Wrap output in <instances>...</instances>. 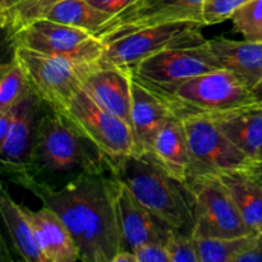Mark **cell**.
I'll use <instances>...</instances> for the list:
<instances>
[{
	"label": "cell",
	"instance_id": "cb8c5ba5",
	"mask_svg": "<svg viewBox=\"0 0 262 262\" xmlns=\"http://www.w3.org/2000/svg\"><path fill=\"white\" fill-rule=\"evenodd\" d=\"M33 92L25 68L17 56L2 67L0 74V112H7Z\"/></svg>",
	"mask_w": 262,
	"mask_h": 262
},
{
	"label": "cell",
	"instance_id": "d4e9b609",
	"mask_svg": "<svg viewBox=\"0 0 262 262\" xmlns=\"http://www.w3.org/2000/svg\"><path fill=\"white\" fill-rule=\"evenodd\" d=\"M235 238H194L200 262H237V258L250 247L255 234Z\"/></svg>",
	"mask_w": 262,
	"mask_h": 262
},
{
	"label": "cell",
	"instance_id": "8fae6325",
	"mask_svg": "<svg viewBox=\"0 0 262 262\" xmlns=\"http://www.w3.org/2000/svg\"><path fill=\"white\" fill-rule=\"evenodd\" d=\"M189 147V177L219 176L242 169L250 158L220 130L210 115L199 114L182 118Z\"/></svg>",
	"mask_w": 262,
	"mask_h": 262
},
{
	"label": "cell",
	"instance_id": "d590c367",
	"mask_svg": "<svg viewBox=\"0 0 262 262\" xmlns=\"http://www.w3.org/2000/svg\"><path fill=\"white\" fill-rule=\"evenodd\" d=\"M113 262H137V260H136L135 252H130V251H120L115 256Z\"/></svg>",
	"mask_w": 262,
	"mask_h": 262
},
{
	"label": "cell",
	"instance_id": "5b68a950",
	"mask_svg": "<svg viewBox=\"0 0 262 262\" xmlns=\"http://www.w3.org/2000/svg\"><path fill=\"white\" fill-rule=\"evenodd\" d=\"M201 20H177L138 28L104 41L101 61L132 71L142 59L171 48H186L207 42Z\"/></svg>",
	"mask_w": 262,
	"mask_h": 262
},
{
	"label": "cell",
	"instance_id": "7c38bea8",
	"mask_svg": "<svg viewBox=\"0 0 262 262\" xmlns=\"http://www.w3.org/2000/svg\"><path fill=\"white\" fill-rule=\"evenodd\" d=\"M113 176V174H112ZM117 227L120 238V251L135 252L146 243L165 245L176 229L156 216L135 199L129 189L113 176Z\"/></svg>",
	"mask_w": 262,
	"mask_h": 262
},
{
	"label": "cell",
	"instance_id": "f1b7e54d",
	"mask_svg": "<svg viewBox=\"0 0 262 262\" xmlns=\"http://www.w3.org/2000/svg\"><path fill=\"white\" fill-rule=\"evenodd\" d=\"M250 0H206L202 7V20L205 26L222 23L232 19L235 10Z\"/></svg>",
	"mask_w": 262,
	"mask_h": 262
},
{
	"label": "cell",
	"instance_id": "484cf974",
	"mask_svg": "<svg viewBox=\"0 0 262 262\" xmlns=\"http://www.w3.org/2000/svg\"><path fill=\"white\" fill-rule=\"evenodd\" d=\"M60 0H22L2 19L3 30L9 38L22 26L36 18L42 17L43 13Z\"/></svg>",
	"mask_w": 262,
	"mask_h": 262
},
{
	"label": "cell",
	"instance_id": "74e56055",
	"mask_svg": "<svg viewBox=\"0 0 262 262\" xmlns=\"http://www.w3.org/2000/svg\"><path fill=\"white\" fill-rule=\"evenodd\" d=\"M258 159H262V151H261V154H260V156H258ZM256 160H257V159H256Z\"/></svg>",
	"mask_w": 262,
	"mask_h": 262
},
{
	"label": "cell",
	"instance_id": "2e32d148",
	"mask_svg": "<svg viewBox=\"0 0 262 262\" xmlns=\"http://www.w3.org/2000/svg\"><path fill=\"white\" fill-rule=\"evenodd\" d=\"M176 115L160 96L133 78L132 132L138 154L151 152L156 136L163 125Z\"/></svg>",
	"mask_w": 262,
	"mask_h": 262
},
{
	"label": "cell",
	"instance_id": "4316f807",
	"mask_svg": "<svg viewBox=\"0 0 262 262\" xmlns=\"http://www.w3.org/2000/svg\"><path fill=\"white\" fill-rule=\"evenodd\" d=\"M235 30L245 40L262 41V0H250L232 15Z\"/></svg>",
	"mask_w": 262,
	"mask_h": 262
},
{
	"label": "cell",
	"instance_id": "6da1fadb",
	"mask_svg": "<svg viewBox=\"0 0 262 262\" xmlns=\"http://www.w3.org/2000/svg\"><path fill=\"white\" fill-rule=\"evenodd\" d=\"M59 215L71 232L83 262H113L120 238L110 170L82 174L61 186H50L30 174L10 177Z\"/></svg>",
	"mask_w": 262,
	"mask_h": 262
},
{
	"label": "cell",
	"instance_id": "44dd1931",
	"mask_svg": "<svg viewBox=\"0 0 262 262\" xmlns=\"http://www.w3.org/2000/svg\"><path fill=\"white\" fill-rule=\"evenodd\" d=\"M0 214L15 252L27 262H46L36 243L35 233L23 205L17 204L3 187L0 196Z\"/></svg>",
	"mask_w": 262,
	"mask_h": 262
},
{
	"label": "cell",
	"instance_id": "9c48e42d",
	"mask_svg": "<svg viewBox=\"0 0 262 262\" xmlns=\"http://www.w3.org/2000/svg\"><path fill=\"white\" fill-rule=\"evenodd\" d=\"M25 68L33 92L43 104L63 110L77 91L82 89L84 76L95 66H82L64 58L45 55L22 46H13Z\"/></svg>",
	"mask_w": 262,
	"mask_h": 262
},
{
	"label": "cell",
	"instance_id": "3957f363",
	"mask_svg": "<svg viewBox=\"0 0 262 262\" xmlns=\"http://www.w3.org/2000/svg\"><path fill=\"white\" fill-rule=\"evenodd\" d=\"M109 170L146 209L177 232L193 235V194L187 182L171 176L150 152L106 158Z\"/></svg>",
	"mask_w": 262,
	"mask_h": 262
},
{
	"label": "cell",
	"instance_id": "ba28073f",
	"mask_svg": "<svg viewBox=\"0 0 262 262\" xmlns=\"http://www.w3.org/2000/svg\"><path fill=\"white\" fill-rule=\"evenodd\" d=\"M193 194L194 238H235L253 230L243 219L219 176H197L187 181Z\"/></svg>",
	"mask_w": 262,
	"mask_h": 262
},
{
	"label": "cell",
	"instance_id": "ac0fdd59",
	"mask_svg": "<svg viewBox=\"0 0 262 262\" xmlns=\"http://www.w3.org/2000/svg\"><path fill=\"white\" fill-rule=\"evenodd\" d=\"M207 115L214 119L228 140L242 150L250 160L258 159L262 151V105L260 102Z\"/></svg>",
	"mask_w": 262,
	"mask_h": 262
},
{
	"label": "cell",
	"instance_id": "e575fe53",
	"mask_svg": "<svg viewBox=\"0 0 262 262\" xmlns=\"http://www.w3.org/2000/svg\"><path fill=\"white\" fill-rule=\"evenodd\" d=\"M22 0H0V18H4L10 10L17 7Z\"/></svg>",
	"mask_w": 262,
	"mask_h": 262
},
{
	"label": "cell",
	"instance_id": "d6a6232c",
	"mask_svg": "<svg viewBox=\"0 0 262 262\" xmlns=\"http://www.w3.org/2000/svg\"><path fill=\"white\" fill-rule=\"evenodd\" d=\"M14 113L15 106L7 112H0V142H3L9 133L13 119H14Z\"/></svg>",
	"mask_w": 262,
	"mask_h": 262
},
{
	"label": "cell",
	"instance_id": "7a4b0ae2",
	"mask_svg": "<svg viewBox=\"0 0 262 262\" xmlns=\"http://www.w3.org/2000/svg\"><path fill=\"white\" fill-rule=\"evenodd\" d=\"M109 169L106 156L59 110L45 104L38 123L32 164L28 173L37 181L58 186L82 174Z\"/></svg>",
	"mask_w": 262,
	"mask_h": 262
},
{
	"label": "cell",
	"instance_id": "30bf717a",
	"mask_svg": "<svg viewBox=\"0 0 262 262\" xmlns=\"http://www.w3.org/2000/svg\"><path fill=\"white\" fill-rule=\"evenodd\" d=\"M60 113L106 158L115 159L138 154L129 124L97 104L83 89L77 91Z\"/></svg>",
	"mask_w": 262,
	"mask_h": 262
},
{
	"label": "cell",
	"instance_id": "83f0119b",
	"mask_svg": "<svg viewBox=\"0 0 262 262\" xmlns=\"http://www.w3.org/2000/svg\"><path fill=\"white\" fill-rule=\"evenodd\" d=\"M170 262H200L197 243L193 235L174 232L166 242Z\"/></svg>",
	"mask_w": 262,
	"mask_h": 262
},
{
	"label": "cell",
	"instance_id": "4dcf8cb0",
	"mask_svg": "<svg viewBox=\"0 0 262 262\" xmlns=\"http://www.w3.org/2000/svg\"><path fill=\"white\" fill-rule=\"evenodd\" d=\"M87 2L114 17L140 0H87Z\"/></svg>",
	"mask_w": 262,
	"mask_h": 262
},
{
	"label": "cell",
	"instance_id": "7402d4cb",
	"mask_svg": "<svg viewBox=\"0 0 262 262\" xmlns=\"http://www.w3.org/2000/svg\"><path fill=\"white\" fill-rule=\"evenodd\" d=\"M245 222L258 230L262 225V186L245 169H234L219 174Z\"/></svg>",
	"mask_w": 262,
	"mask_h": 262
},
{
	"label": "cell",
	"instance_id": "52a82bcc",
	"mask_svg": "<svg viewBox=\"0 0 262 262\" xmlns=\"http://www.w3.org/2000/svg\"><path fill=\"white\" fill-rule=\"evenodd\" d=\"M8 40L13 46L68 59L82 66L99 64L105 49L104 41L94 33L43 17L26 23Z\"/></svg>",
	"mask_w": 262,
	"mask_h": 262
},
{
	"label": "cell",
	"instance_id": "5bb4252c",
	"mask_svg": "<svg viewBox=\"0 0 262 262\" xmlns=\"http://www.w3.org/2000/svg\"><path fill=\"white\" fill-rule=\"evenodd\" d=\"M43 109L45 104L35 92L15 105L12 127L7 138L0 142V161L3 170L9 177L31 170L38 123Z\"/></svg>",
	"mask_w": 262,
	"mask_h": 262
},
{
	"label": "cell",
	"instance_id": "8992f818",
	"mask_svg": "<svg viewBox=\"0 0 262 262\" xmlns=\"http://www.w3.org/2000/svg\"><path fill=\"white\" fill-rule=\"evenodd\" d=\"M222 68L207 40L201 45L159 51L136 64L130 73L136 81L160 97H165L184 82Z\"/></svg>",
	"mask_w": 262,
	"mask_h": 262
},
{
	"label": "cell",
	"instance_id": "9a60e30c",
	"mask_svg": "<svg viewBox=\"0 0 262 262\" xmlns=\"http://www.w3.org/2000/svg\"><path fill=\"white\" fill-rule=\"evenodd\" d=\"M130 71L100 61L84 76L82 89L99 105L124 120L132 128Z\"/></svg>",
	"mask_w": 262,
	"mask_h": 262
},
{
	"label": "cell",
	"instance_id": "ffe728a7",
	"mask_svg": "<svg viewBox=\"0 0 262 262\" xmlns=\"http://www.w3.org/2000/svg\"><path fill=\"white\" fill-rule=\"evenodd\" d=\"M151 155L168 173L182 182L189 177V147L187 132L182 119L171 117L154 141Z\"/></svg>",
	"mask_w": 262,
	"mask_h": 262
},
{
	"label": "cell",
	"instance_id": "603a6c76",
	"mask_svg": "<svg viewBox=\"0 0 262 262\" xmlns=\"http://www.w3.org/2000/svg\"><path fill=\"white\" fill-rule=\"evenodd\" d=\"M42 17L81 28L96 36L113 15L99 9L87 0H60L49 8Z\"/></svg>",
	"mask_w": 262,
	"mask_h": 262
},
{
	"label": "cell",
	"instance_id": "e0dca14e",
	"mask_svg": "<svg viewBox=\"0 0 262 262\" xmlns=\"http://www.w3.org/2000/svg\"><path fill=\"white\" fill-rule=\"evenodd\" d=\"M35 233L36 243L46 262L81 261L79 250L63 220L50 207L33 210L23 206Z\"/></svg>",
	"mask_w": 262,
	"mask_h": 262
},
{
	"label": "cell",
	"instance_id": "d6986e66",
	"mask_svg": "<svg viewBox=\"0 0 262 262\" xmlns=\"http://www.w3.org/2000/svg\"><path fill=\"white\" fill-rule=\"evenodd\" d=\"M209 45L223 68L238 77L251 90L262 79V41L209 40Z\"/></svg>",
	"mask_w": 262,
	"mask_h": 262
},
{
	"label": "cell",
	"instance_id": "836d02e7",
	"mask_svg": "<svg viewBox=\"0 0 262 262\" xmlns=\"http://www.w3.org/2000/svg\"><path fill=\"white\" fill-rule=\"evenodd\" d=\"M243 169H245L257 183H260L262 186V159L251 160Z\"/></svg>",
	"mask_w": 262,
	"mask_h": 262
},
{
	"label": "cell",
	"instance_id": "4fadbf2b",
	"mask_svg": "<svg viewBox=\"0 0 262 262\" xmlns=\"http://www.w3.org/2000/svg\"><path fill=\"white\" fill-rule=\"evenodd\" d=\"M206 0H140L114 15L97 33L102 41L124 35L138 28L177 20H202Z\"/></svg>",
	"mask_w": 262,
	"mask_h": 262
},
{
	"label": "cell",
	"instance_id": "f35d334b",
	"mask_svg": "<svg viewBox=\"0 0 262 262\" xmlns=\"http://www.w3.org/2000/svg\"><path fill=\"white\" fill-rule=\"evenodd\" d=\"M258 230H262V225H261V227H260V228H258Z\"/></svg>",
	"mask_w": 262,
	"mask_h": 262
},
{
	"label": "cell",
	"instance_id": "1f68e13d",
	"mask_svg": "<svg viewBox=\"0 0 262 262\" xmlns=\"http://www.w3.org/2000/svg\"><path fill=\"white\" fill-rule=\"evenodd\" d=\"M237 262H262V230H257L250 247L237 258Z\"/></svg>",
	"mask_w": 262,
	"mask_h": 262
},
{
	"label": "cell",
	"instance_id": "8d00e7d4",
	"mask_svg": "<svg viewBox=\"0 0 262 262\" xmlns=\"http://www.w3.org/2000/svg\"><path fill=\"white\" fill-rule=\"evenodd\" d=\"M252 91H253V95H255L256 100H257V102L262 101V79L260 81V83H258Z\"/></svg>",
	"mask_w": 262,
	"mask_h": 262
},
{
	"label": "cell",
	"instance_id": "f546056e",
	"mask_svg": "<svg viewBox=\"0 0 262 262\" xmlns=\"http://www.w3.org/2000/svg\"><path fill=\"white\" fill-rule=\"evenodd\" d=\"M137 262H170L168 248L161 243H146L135 251Z\"/></svg>",
	"mask_w": 262,
	"mask_h": 262
},
{
	"label": "cell",
	"instance_id": "277c9868",
	"mask_svg": "<svg viewBox=\"0 0 262 262\" xmlns=\"http://www.w3.org/2000/svg\"><path fill=\"white\" fill-rule=\"evenodd\" d=\"M161 99L179 119L189 115L216 114L257 102L252 90L225 68L194 77Z\"/></svg>",
	"mask_w": 262,
	"mask_h": 262
},
{
	"label": "cell",
	"instance_id": "ab89813d",
	"mask_svg": "<svg viewBox=\"0 0 262 262\" xmlns=\"http://www.w3.org/2000/svg\"><path fill=\"white\" fill-rule=\"evenodd\" d=\"M260 104H261V105H262V101H260Z\"/></svg>",
	"mask_w": 262,
	"mask_h": 262
}]
</instances>
